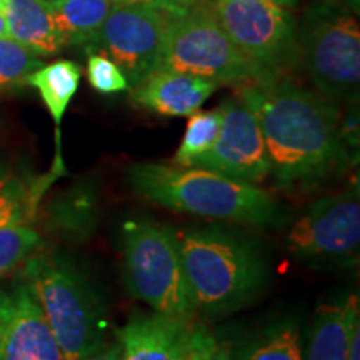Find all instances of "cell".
<instances>
[{"instance_id":"25","label":"cell","mask_w":360,"mask_h":360,"mask_svg":"<svg viewBox=\"0 0 360 360\" xmlns=\"http://www.w3.org/2000/svg\"><path fill=\"white\" fill-rule=\"evenodd\" d=\"M80 360H122L120 359V344L119 342H102Z\"/></svg>"},{"instance_id":"22","label":"cell","mask_w":360,"mask_h":360,"mask_svg":"<svg viewBox=\"0 0 360 360\" xmlns=\"http://www.w3.org/2000/svg\"><path fill=\"white\" fill-rule=\"evenodd\" d=\"M42 65L40 57L34 56L15 40L0 39V94L24 87L29 75Z\"/></svg>"},{"instance_id":"15","label":"cell","mask_w":360,"mask_h":360,"mask_svg":"<svg viewBox=\"0 0 360 360\" xmlns=\"http://www.w3.org/2000/svg\"><path fill=\"white\" fill-rule=\"evenodd\" d=\"M8 37L37 57H53L65 49L47 0H7L4 7Z\"/></svg>"},{"instance_id":"27","label":"cell","mask_w":360,"mask_h":360,"mask_svg":"<svg viewBox=\"0 0 360 360\" xmlns=\"http://www.w3.org/2000/svg\"><path fill=\"white\" fill-rule=\"evenodd\" d=\"M264 2H270V4H274V6H278L283 8H292L297 6V2H299V0H264Z\"/></svg>"},{"instance_id":"18","label":"cell","mask_w":360,"mask_h":360,"mask_svg":"<svg viewBox=\"0 0 360 360\" xmlns=\"http://www.w3.org/2000/svg\"><path fill=\"white\" fill-rule=\"evenodd\" d=\"M53 22L65 47L87 45L107 15L117 7L114 0H47Z\"/></svg>"},{"instance_id":"4","label":"cell","mask_w":360,"mask_h":360,"mask_svg":"<svg viewBox=\"0 0 360 360\" xmlns=\"http://www.w3.org/2000/svg\"><path fill=\"white\" fill-rule=\"evenodd\" d=\"M45 321L64 360H80L103 342L105 310L85 274L60 254H34L24 264Z\"/></svg>"},{"instance_id":"26","label":"cell","mask_w":360,"mask_h":360,"mask_svg":"<svg viewBox=\"0 0 360 360\" xmlns=\"http://www.w3.org/2000/svg\"><path fill=\"white\" fill-rule=\"evenodd\" d=\"M347 360H360V323L354 327L352 337H350Z\"/></svg>"},{"instance_id":"1","label":"cell","mask_w":360,"mask_h":360,"mask_svg":"<svg viewBox=\"0 0 360 360\" xmlns=\"http://www.w3.org/2000/svg\"><path fill=\"white\" fill-rule=\"evenodd\" d=\"M238 98L257 115L270 174L285 192L319 184L347 160L339 102L282 75L245 84Z\"/></svg>"},{"instance_id":"9","label":"cell","mask_w":360,"mask_h":360,"mask_svg":"<svg viewBox=\"0 0 360 360\" xmlns=\"http://www.w3.org/2000/svg\"><path fill=\"white\" fill-rule=\"evenodd\" d=\"M220 25L244 56L267 75H281L299 60L297 20L264 0H214Z\"/></svg>"},{"instance_id":"11","label":"cell","mask_w":360,"mask_h":360,"mask_svg":"<svg viewBox=\"0 0 360 360\" xmlns=\"http://www.w3.org/2000/svg\"><path fill=\"white\" fill-rule=\"evenodd\" d=\"M220 109L222 124L217 139L192 167L257 186L270 175L267 148L257 115L242 98H227Z\"/></svg>"},{"instance_id":"5","label":"cell","mask_w":360,"mask_h":360,"mask_svg":"<svg viewBox=\"0 0 360 360\" xmlns=\"http://www.w3.org/2000/svg\"><path fill=\"white\" fill-rule=\"evenodd\" d=\"M299 58L322 96L354 103L360 85V29L342 0H314L297 25Z\"/></svg>"},{"instance_id":"21","label":"cell","mask_w":360,"mask_h":360,"mask_svg":"<svg viewBox=\"0 0 360 360\" xmlns=\"http://www.w3.org/2000/svg\"><path fill=\"white\" fill-rule=\"evenodd\" d=\"M42 247V237L24 222L0 225V277L25 264Z\"/></svg>"},{"instance_id":"7","label":"cell","mask_w":360,"mask_h":360,"mask_svg":"<svg viewBox=\"0 0 360 360\" xmlns=\"http://www.w3.org/2000/svg\"><path fill=\"white\" fill-rule=\"evenodd\" d=\"M120 236L130 294L159 314L192 317L177 236L150 220H129Z\"/></svg>"},{"instance_id":"6","label":"cell","mask_w":360,"mask_h":360,"mask_svg":"<svg viewBox=\"0 0 360 360\" xmlns=\"http://www.w3.org/2000/svg\"><path fill=\"white\" fill-rule=\"evenodd\" d=\"M159 70L197 75L215 84H249L274 77L238 51L212 8L195 6L170 15Z\"/></svg>"},{"instance_id":"29","label":"cell","mask_w":360,"mask_h":360,"mask_svg":"<svg viewBox=\"0 0 360 360\" xmlns=\"http://www.w3.org/2000/svg\"><path fill=\"white\" fill-rule=\"evenodd\" d=\"M117 4H132V2H143V0H114Z\"/></svg>"},{"instance_id":"23","label":"cell","mask_w":360,"mask_h":360,"mask_svg":"<svg viewBox=\"0 0 360 360\" xmlns=\"http://www.w3.org/2000/svg\"><path fill=\"white\" fill-rule=\"evenodd\" d=\"M87 79L89 84L92 85L97 92L105 94V96L130 90L127 79H125L122 70H120L109 57L102 56V53H89Z\"/></svg>"},{"instance_id":"8","label":"cell","mask_w":360,"mask_h":360,"mask_svg":"<svg viewBox=\"0 0 360 360\" xmlns=\"http://www.w3.org/2000/svg\"><path fill=\"white\" fill-rule=\"evenodd\" d=\"M169 19L170 13L154 0L117 4L85 47L89 53L109 57L132 90L159 70Z\"/></svg>"},{"instance_id":"10","label":"cell","mask_w":360,"mask_h":360,"mask_svg":"<svg viewBox=\"0 0 360 360\" xmlns=\"http://www.w3.org/2000/svg\"><path fill=\"white\" fill-rule=\"evenodd\" d=\"M287 247L310 262L352 265L360 249L359 191L323 197L292 225Z\"/></svg>"},{"instance_id":"3","label":"cell","mask_w":360,"mask_h":360,"mask_svg":"<svg viewBox=\"0 0 360 360\" xmlns=\"http://www.w3.org/2000/svg\"><path fill=\"white\" fill-rule=\"evenodd\" d=\"M177 238L193 310L207 315L232 312L265 283V259L249 238L219 227L188 231Z\"/></svg>"},{"instance_id":"30","label":"cell","mask_w":360,"mask_h":360,"mask_svg":"<svg viewBox=\"0 0 360 360\" xmlns=\"http://www.w3.org/2000/svg\"><path fill=\"white\" fill-rule=\"evenodd\" d=\"M7 0H0V11H4V7H6Z\"/></svg>"},{"instance_id":"17","label":"cell","mask_w":360,"mask_h":360,"mask_svg":"<svg viewBox=\"0 0 360 360\" xmlns=\"http://www.w3.org/2000/svg\"><path fill=\"white\" fill-rule=\"evenodd\" d=\"M214 360H304L299 326L290 319L269 323L231 350H220L217 345Z\"/></svg>"},{"instance_id":"24","label":"cell","mask_w":360,"mask_h":360,"mask_svg":"<svg viewBox=\"0 0 360 360\" xmlns=\"http://www.w3.org/2000/svg\"><path fill=\"white\" fill-rule=\"evenodd\" d=\"M215 352H217V344H215L214 337L202 326H195L187 360H214Z\"/></svg>"},{"instance_id":"12","label":"cell","mask_w":360,"mask_h":360,"mask_svg":"<svg viewBox=\"0 0 360 360\" xmlns=\"http://www.w3.org/2000/svg\"><path fill=\"white\" fill-rule=\"evenodd\" d=\"M0 360H64L24 277L0 287Z\"/></svg>"},{"instance_id":"19","label":"cell","mask_w":360,"mask_h":360,"mask_svg":"<svg viewBox=\"0 0 360 360\" xmlns=\"http://www.w3.org/2000/svg\"><path fill=\"white\" fill-rule=\"evenodd\" d=\"M80 77H82V72L75 62L56 60L52 64L39 67L27 79V85L37 89L40 98L56 122L57 132L67 107L77 92Z\"/></svg>"},{"instance_id":"16","label":"cell","mask_w":360,"mask_h":360,"mask_svg":"<svg viewBox=\"0 0 360 360\" xmlns=\"http://www.w3.org/2000/svg\"><path fill=\"white\" fill-rule=\"evenodd\" d=\"M357 323H360L357 295L323 305L315 315L307 359L304 360H347L350 337Z\"/></svg>"},{"instance_id":"14","label":"cell","mask_w":360,"mask_h":360,"mask_svg":"<svg viewBox=\"0 0 360 360\" xmlns=\"http://www.w3.org/2000/svg\"><path fill=\"white\" fill-rule=\"evenodd\" d=\"M219 84L197 75L155 70L137 87L130 101L135 105L169 117H188L200 110L202 103L217 90Z\"/></svg>"},{"instance_id":"13","label":"cell","mask_w":360,"mask_h":360,"mask_svg":"<svg viewBox=\"0 0 360 360\" xmlns=\"http://www.w3.org/2000/svg\"><path fill=\"white\" fill-rule=\"evenodd\" d=\"M195 323L192 317L154 312L137 315L117 332L122 360H187Z\"/></svg>"},{"instance_id":"2","label":"cell","mask_w":360,"mask_h":360,"mask_svg":"<svg viewBox=\"0 0 360 360\" xmlns=\"http://www.w3.org/2000/svg\"><path fill=\"white\" fill-rule=\"evenodd\" d=\"M127 175L139 195L177 212L247 225H274L281 219L269 192L205 169L134 164Z\"/></svg>"},{"instance_id":"20","label":"cell","mask_w":360,"mask_h":360,"mask_svg":"<svg viewBox=\"0 0 360 360\" xmlns=\"http://www.w3.org/2000/svg\"><path fill=\"white\" fill-rule=\"evenodd\" d=\"M188 117L191 119L187 122L182 143L174 157V164L180 167H192L193 162L210 150L222 124V109L217 107L209 112L197 110Z\"/></svg>"},{"instance_id":"28","label":"cell","mask_w":360,"mask_h":360,"mask_svg":"<svg viewBox=\"0 0 360 360\" xmlns=\"http://www.w3.org/2000/svg\"><path fill=\"white\" fill-rule=\"evenodd\" d=\"M8 37V30H7V22H6V15L4 12L0 11V39Z\"/></svg>"}]
</instances>
